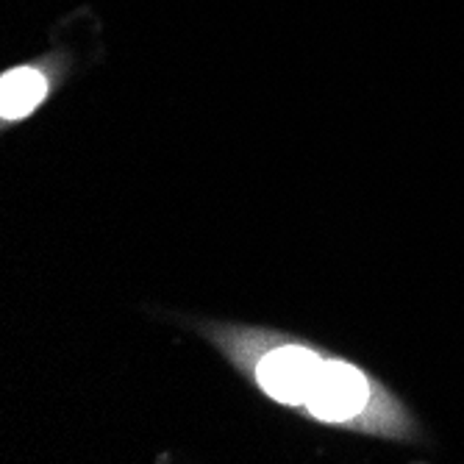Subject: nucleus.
Instances as JSON below:
<instances>
[{
  "label": "nucleus",
  "instance_id": "obj_1",
  "mask_svg": "<svg viewBox=\"0 0 464 464\" xmlns=\"http://www.w3.org/2000/svg\"><path fill=\"white\" fill-rule=\"evenodd\" d=\"M367 401H370L367 378L356 367L331 362V364H323L306 406L320 420L343 423V420L356 417L367 406Z\"/></svg>",
  "mask_w": 464,
  "mask_h": 464
},
{
  "label": "nucleus",
  "instance_id": "obj_2",
  "mask_svg": "<svg viewBox=\"0 0 464 464\" xmlns=\"http://www.w3.org/2000/svg\"><path fill=\"white\" fill-rule=\"evenodd\" d=\"M323 362L304 348H276L259 362V384L281 403H306Z\"/></svg>",
  "mask_w": 464,
  "mask_h": 464
},
{
  "label": "nucleus",
  "instance_id": "obj_3",
  "mask_svg": "<svg viewBox=\"0 0 464 464\" xmlns=\"http://www.w3.org/2000/svg\"><path fill=\"white\" fill-rule=\"evenodd\" d=\"M48 92V78L36 67L9 70L0 81V117L6 122L28 117Z\"/></svg>",
  "mask_w": 464,
  "mask_h": 464
}]
</instances>
